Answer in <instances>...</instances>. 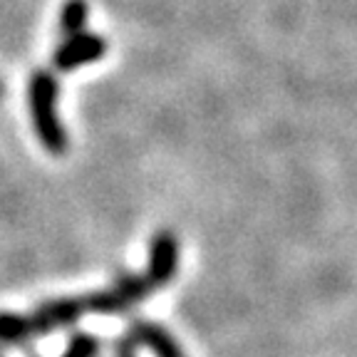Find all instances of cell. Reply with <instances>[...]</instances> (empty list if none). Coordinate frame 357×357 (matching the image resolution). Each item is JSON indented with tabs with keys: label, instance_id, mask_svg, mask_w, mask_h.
Here are the masks:
<instances>
[{
	"label": "cell",
	"instance_id": "1",
	"mask_svg": "<svg viewBox=\"0 0 357 357\" xmlns=\"http://www.w3.org/2000/svg\"><path fill=\"white\" fill-rule=\"evenodd\" d=\"M57 100H60V79L55 70H35L28 79L30 124L43 149L50 151L52 156H62L70 149V134L60 119Z\"/></svg>",
	"mask_w": 357,
	"mask_h": 357
},
{
	"label": "cell",
	"instance_id": "2",
	"mask_svg": "<svg viewBox=\"0 0 357 357\" xmlns=\"http://www.w3.org/2000/svg\"><path fill=\"white\" fill-rule=\"evenodd\" d=\"M107 47H109V43L105 35L89 33V30L62 38V43L52 50V70L55 73H73L84 65H92L107 55Z\"/></svg>",
	"mask_w": 357,
	"mask_h": 357
},
{
	"label": "cell",
	"instance_id": "3",
	"mask_svg": "<svg viewBox=\"0 0 357 357\" xmlns=\"http://www.w3.org/2000/svg\"><path fill=\"white\" fill-rule=\"evenodd\" d=\"M178 256H181V243L172 229H159L149 241V256H146V273L151 288H167L178 271Z\"/></svg>",
	"mask_w": 357,
	"mask_h": 357
},
{
	"label": "cell",
	"instance_id": "4",
	"mask_svg": "<svg viewBox=\"0 0 357 357\" xmlns=\"http://www.w3.org/2000/svg\"><path fill=\"white\" fill-rule=\"evenodd\" d=\"M84 303L82 296H70V298H50L43 301L40 305L33 307L30 312V323L35 328V335H47L55 330L73 328L75 323H79V318L84 315Z\"/></svg>",
	"mask_w": 357,
	"mask_h": 357
},
{
	"label": "cell",
	"instance_id": "5",
	"mask_svg": "<svg viewBox=\"0 0 357 357\" xmlns=\"http://www.w3.org/2000/svg\"><path fill=\"white\" fill-rule=\"evenodd\" d=\"M127 333L134 337L139 347H146L154 357H186L181 342L169 333L164 325L146 318H132L127 325Z\"/></svg>",
	"mask_w": 357,
	"mask_h": 357
},
{
	"label": "cell",
	"instance_id": "6",
	"mask_svg": "<svg viewBox=\"0 0 357 357\" xmlns=\"http://www.w3.org/2000/svg\"><path fill=\"white\" fill-rule=\"evenodd\" d=\"M35 328L30 315L15 310H0V345L6 347H28L35 340Z\"/></svg>",
	"mask_w": 357,
	"mask_h": 357
},
{
	"label": "cell",
	"instance_id": "7",
	"mask_svg": "<svg viewBox=\"0 0 357 357\" xmlns=\"http://www.w3.org/2000/svg\"><path fill=\"white\" fill-rule=\"evenodd\" d=\"M114 293H117V298L122 301V305L127 307V312L132 310L134 305H139V303H144L146 298H149V293L154 288L149 285V280L144 278V275L139 273H129V271H124V273H119L117 278L112 280L109 285Z\"/></svg>",
	"mask_w": 357,
	"mask_h": 357
},
{
	"label": "cell",
	"instance_id": "8",
	"mask_svg": "<svg viewBox=\"0 0 357 357\" xmlns=\"http://www.w3.org/2000/svg\"><path fill=\"white\" fill-rule=\"evenodd\" d=\"M89 20V6L87 0H65V6L57 17V30H60L62 38H70V35H77L87 30Z\"/></svg>",
	"mask_w": 357,
	"mask_h": 357
},
{
	"label": "cell",
	"instance_id": "9",
	"mask_svg": "<svg viewBox=\"0 0 357 357\" xmlns=\"http://www.w3.org/2000/svg\"><path fill=\"white\" fill-rule=\"evenodd\" d=\"M102 352V342L97 335L92 333H73L70 340H67V347L60 357H100ZM28 357H38L30 352Z\"/></svg>",
	"mask_w": 357,
	"mask_h": 357
},
{
	"label": "cell",
	"instance_id": "10",
	"mask_svg": "<svg viewBox=\"0 0 357 357\" xmlns=\"http://www.w3.org/2000/svg\"><path fill=\"white\" fill-rule=\"evenodd\" d=\"M112 357H139V345L134 342V337L127 330L122 335H117L114 342H112Z\"/></svg>",
	"mask_w": 357,
	"mask_h": 357
},
{
	"label": "cell",
	"instance_id": "11",
	"mask_svg": "<svg viewBox=\"0 0 357 357\" xmlns=\"http://www.w3.org/2000/svg\"><path fill=\"white\" fill-rule=\"evenodd\" d=\"M6 95V84H3V79H0V97Z\"/></svg>",
	"mask_w": 357,
	"mask_h": 357
},
{
	"label": "cell",
	"instance_id": "12",
	"mask_svg": "<svg viewBox=\"0 0 357 357\" xmlns=\"http://www.w3.org/2000/svg\"><path fill=\"white\" fill-rule=\"evenodd\" d=\"M0 357H3V355H0Z\"/></svg>",
	"mask_w": 357,
	"mask_h": 357
}]
</instances>
